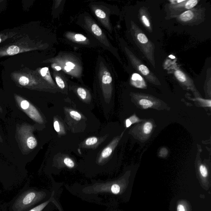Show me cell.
<instances>
[{"label":"cell","instance_id":"9","mask_svg":"<svg viewBox=\"0 0 211 211\" xmlns=\"http://www.w3.org/2000/svg\"><path fill=\"white\" fill-rule=\"evenodd\" d=\"M37 73L39 74L40 76L44 79V81H46L49 85L55 86L54 82L52 78L51 77L50 72L49 71V68L47 67H44V68H39L36 71Z\"/></svg>","mask_w":211,"mask_h":211},{"label":"cell","instance_id":"15","mask_svg":"<svg viewBox=\"0 0 211 211\" xmlns=\"http://www.w3.org/2000/svg\"><path fill=\"white\" fill-rule=\"evenodd\" d=\"M141 121L140 119H139L136 115L134 114L132 116H131L130 118L127 119L125 121V124L127 128L130 127L131 126L132 124H135V123H139Z\"/></svg>","mask_w":211,"mask_h":211},{"label":"cell","instance_id":"28","mask_svg":"<svg viewBox=\"0 0 211 211\" xmlns=\"http://www.w3.org/2000/svg\"><path fill=\"white\" fill-rule=\"evenodd\" d=\"M64 164L68 167L73 168L74 166V163L71 159L68 158H65L64 159Z\"/></svg>","mask_w":211,"mask_h":211},{"label":"cell","instance_id":"34","mask_svg":"<svg viewBox=\"0 0 211 211\" xmlns=\"http://www.w3.org/2000/svg\"><path fill=\"white\" fill-rule=\"evenodd\" d=\"M177 211H185L184 207L181 204L178 205L177 207Z\"/></svg>","mask_w":211,"mask_h":211},{"label":"cell","instance_id":"6","mask_svg":"<svg viewBox=\"0 0 211 211\" xmlns=\"http://www.w3.org/2000/svg\"><path fill=\"white\" fill-rule=\"evenodd\" d=\"M87 23L88 29L91 33H92L101 43L104 44L106 47H109V43L108 41V39L100 26L91 20L87 19Z\"/></svg>","mask_w":211,"mask_h":211},{"label":"cell","instance_id":"30","mask_svg":"<svg viewBox=\"0 0 211 211\" xmlns=\"http://www.w3.org/2000/svg\"><path fill=\"white\" fill-rule=\"evenodd\" d=\"M111 191L114 194H119L120 191V187L118 185L114 184L111 187Z\"/></svg>","mask_w":211,"mask_h":211},{"label":"cell","instance_id":"3","mask_svg":"<svg viewBox=\"0 0 211 211\" xmlns=\"http://www.w3.org/2000/svg\"><path fill=\"white\" fill-rule=\"evenodd\" d=\"M33 130L32 127L27 123L20 124L17 127V140L24 152L34 149L37 145V141L33 136Z\"/></svg>","mask_w":211,"mask_h":211},{"label":"cell","instance_id":"16","mask_svg":"<svg viewBox=\"0 0 211 211\" xmlns=\"http://www.w3.org/2000/svg\"><path fill=\"white\" fill-rule=\"evenodd\" d=\"M56 83L60 88L63 89L65 87V84L63 79L59 74L56 73L54 74Z\"/></svg>","mask_w":211,"mask_h":211},{"label":"cell","instance_id":"19","mask_svg":"<svg viewBox=\"0 0 211 211\" xmlns=\"http://www.w3.org/2000/svg\"><path fill=\"white\" fill-rule=\"evenodd\" d=\"M95 13L97 17L98 18L100 19V20H104L106 19V14H105V12L104 11H103L102 9H99V8L95 9Z\"/></svg>","mask_w":211,"mask_h":211},{"label":"cell","instance_id":"18","mask_svg":"<svg viewBox=\"0 0 211 211\" xmlns=\"http://www.w3.org/2000/svg\"><path fill=\"white\" fill-rule=\"evenodd\" d=\"M197 0H189L186 1L185 8L187 9H190L196 6L198 3Z\"/></svg>","mask_w":211,"mask_h":211},{"label":"cell","instance_id":"7","mask_svg":"<svg viewBox=\"0 0 211 211\" xmlns=\"http://www.w3.org/2000/svg\"><path fill=\"white\" fill-rule=\"evenodd\" d=\"M70 60H56L55 64H60L61 67L64 72L73 75L75 70L78 69L77 65Z\"/></svg>","mask_w":211,"mask_h":211},{"label":"cell","instance_id":"13","mask_svg":"<svg viewBox=\"0 0 211 211\" xmlns=\"http://www.w3.org/2000/svg\"><path fill=\"white\" fill-rule=\"evenodd\" d=\"M138 104L143 109H148L154 106V102L147 98H142L138 101Z\"/></svg>","mask_w":211,"mask_h":211},{"label":"cell","instance_id":"24","mask_svg":"<svg viewBox=\"0 0 211 211\" xmlns=\"http://www.w3.org/2000/svg\"><path fill=\"white\" fill-rule=\"evenodd\" d=\"M138 41L141 44H145L148 42V39L145 34L143 33H140L137 36Z\"/></svg>","mask_w":211,"mask_h":211},{"label":"cell","instance_id":"22","mask_svg":"<svg viewBox=\"0 0 211 211\" xmlns=\"http://www.w3.org/2000/svg\"><path fill=\"white\" fill-rule=\"evenodd\" d=\"M112 152V149L111 147H108L104 148L102 152V156L103 158H107L109 157Z\"/></svg>","mask_w":211,"mask_h":211},{"label":"cell","instance_id":"14","mask_svg":"<svg viewBox=\"0 0 211 211\" xmlns=\"http://www.w3.org/2000/svg\"><path fill=\"white\" fill-rule=\"evenodd\" d=\"M71 40L77 43H84L87 41L88 39L83 35L80 33H76L71 35Z\"/></svg>","mask_w":211,"mask_h":211},{"label":"cell","instance_id":"23","mask_svg":"<svg viewBox=\"0 0 211 211\" xmlns=\"http://www.w3.org/2000/svg\"><path fill=\"white\" fill-rule=\"evenodd\" d=\"M202 106L204 107H211V101L210 100H204L201 98H197L196 99Z\"/></svg>","mask_w":211,"mask_h":211},{"label":"cell","instance_id":"25","mask_svg":"<svg viewBox=\"0 0 211 211\" xmlns=\"http://www.w3.org/2000/svg\"><path fill=\"white\" fill-rule=\"evenodd\" d=\"M70 115L72 118L76 121H80L81 119V116L78 112L72 111L70 112Z\"/></svg>","mask_w":211,"mask_h":211},{"label":"cell","instance_id":"11","mask_svg":"<svg viewBox=\"0 0 211 211\" xmlns=\"http://www.w3.org/2000/svg\"><path fill=\"white\" fill-rule=\"evenodd\" d=\"M153 128V123L150 121H146L142 124V126L141 127V132L144 135L148 136L151 133Z\"/></svg>","mask_w":211,"mask_h":211},{"label":"cell","instance_id":"26","mask_svg":"<svg viewBox=\"0 0 211 211\" xmlns=\"http://www.w3.org/2000/svg\"><path fill=\"white\" fill-rule=\"evenodd\" d=\"M48 202H44V203L36 207H35L33 208L28 211H42V210L44 209V208L46 206V205L48 204Z\"/></svg>","mask_w":211,"mask_h":211},{"label":"cell","instance_id":"32","mask_svg":"<svg viewBox=\"0 0 211 211\" xmlns=\"http://www.w3.org/2000/svg\"><path fill=\"white\" fill-rule=\"evenodd\" d=\"M168 151L165 148H162L161 149L160 152V156L162 157H164L166 156L167 155Z\"/></svg>","mask_w":211,"mask_h":211},{"label":"cell","instance_id":"17","mask_svg":"<svg viewBox=\"0 0 211 211\" xmlns=\"http://www.w3.org/2000/svg\"><path fill=\"white\" fill-rule=\"evenodd\" d=\"M175 76L178 81L181 83H185L186 82V78L185 75L183 72L180 70H177L175 72Z\"/></svg>","mask_w":211,"mask_h":211},{"label":"cell","instance_id":"20","mask_svg":"<svg viewBox=\"0 0 211 211\" xmlns=\"http://www.w3.org/2000/svg\"><path fill=\"white\" fill-rule=\"evenodd\" d=\"M138 70L143 75L148 76L149 74L150 71L148 68L143 64H140L138 66Z\"/></svg>","mask_w":211,"mask_h":211},{"label":"cell","instance_id":"8","mask_svg":"<svg viewBox=\"0 0 211 211\" xmlns=\"http://www.w3.org/2000/svg\"><path fill=\"white\" fill-rule=\"evenodd\" d=\"M22 37H23L22 35H20L17 32L15 31H9L0 33V44L6 43L7 41H12L18 39Z\"/></svg>","mask_w":211,"mask_h":211},{"label":"cell","instance_id":"35","mask_svg":"<svg viewBox=\"0 0 211 211\" xmlns=\"http://www.w3.org/2000/svg\"><path fill=\"white\" fill-rule=\"evenodd\" d=\"M54 67L55 69L57 71H59L61 70V69H62V68H61V67H60V66H57V65H55V66H54Z\"/></svg>","mask_w":211,"mask_h":211},{"label":"cell","instance_id":"36","mask_svg":"<svg viewBox=\"0 0 211 211\" xmlns=\"http://www.w3.org/2000/svg\"><path fill=\"white\" fill-rule=\"evenodd\" d=\"M0 114H4V110H3V108H2L1 104H0Z\"/></svg>","mask_w":211,"mask_h":211},{"label":"cell","instance_id":"27","mask_svg":"<svg viewBox=\"0 0 211 211\" xmlns=\"http://www.w3.org/2000/svg\"><path fill=\"white\" fill-rule=\"evenodd\" d=\"M98 140L95 137H92L87 139L85 141V143L87 146L94 145L97 142Z\"/></svg>","mask_w":211,"mask_h":211},{"label":"cell","instance_id":"5","mask_svg":"<svg viewBox=\"0 0 211 211\" xmlns=\"http://www.w3.org/2000/svg\"><path fill=\"white\" fill-rule=\"evenodd\" d=\"M37 194L33 191H27L18 198L14 204L15 211H24L33 204L36 199Z\"/></svg>","mask_w":211,"mask_h":211},{"label":"cell","instance_id":"33","mask_svg":"<svg viewBox=\"0 0 211 211\" xmlns=\"http://www.w3.org/2000/svg\"><path fill=\"white\" fill-rule=\"evenodd\" d=\"M54 128L56 131L57 132H60V124H59L58 121H55L54 123Z\"/></svg>","mask_w":211,"mask_h":211},{"label":"cell","instance_id":"31","mask_svg":"<svg viewBox=\"0 0 211 211\" xmlns=\"http://www.w3.org/2000/svg\"><path fill=\"white\" fill-rule=\"evenodd\" d=\"M141 20L142 22L146 26L148 27H150L151 26V23H150L149 20L147 18V17L145 15H143L141 17Z\"/></svg>","mask_w":211,"mask_h":211},{"label":"cell","instance_id":"37","mask_svg":"<svg viewBox=\"0 0 211 211\" xmlns=\"http://www.w3.org/2000/svg\"><path fill=\"white\" fill-rule=\"evenodd\" d=\"M0 143H3V138H2V136L1 133H0Z\"/></svg>","mask_w":211,"mask_h":211},{"label":"cell","instance_id":"10","mask_svg":"<svg viewBox=\"0 0 211 211\" xmlns=\"http://www.w3.org/2000/svg\"><path fill=\"white\" fill-rule=\"evenodd\" d=\"M132 85L137 88H144L146 87L145 81L143 78L138 73H134L131 78Z\"/></svg>","mask_w":211,"mask_h":211},{"label":"cell","instance_id":"21","mask_svg":"<svg viewBox=\"0 0 211 211\" xmlns=\"http://www.w3.org/2000/svg\"><path fill=\"white\" fill-rule=\"evenodd\" d=\"M77 92L79 96L82 99V100H85L87 97V92L85 89L82 87H79L77 89Z\"/></svg>","mask_w":211,"mask_h":211},{"label":"cell","instance_id":"4","mask_svg":"<svg viewBox=\"0 0 211 211\" xmlns=\"http://www.w3.org/2000/svg\"><path fill=\"white\" fill-rule=\"evenodd\" d=\"M14 98L17 107L27 116L36 123H43V118L39 111L28 100L16 94H14Z\"/></svg>","mask_w":211,"mask_h":211},{"label":"cell","instance_id":"29","mask_svg":"<svg viewBox=\"0 0 211 211\" xmlns=\"http://www.w3.org/2000/svg\"><path fill=\"white\" fill-rule=\"evenodd\" d=\"M200 173L202 177H205L207 176L208 171L206 167L203 164H201L200 167Z\"/></svg>","mask_w":211,"mask_h":211},{"label":"cell","instance_id":"2","mask_svg":"<svg viewBox=\"0 0 211 211\" xmlns=\"http://www.w3.org/2000/svg\"><path fill=\"white\" fill-rule=\"evenodd\" d=\"M40 45L31 39L28 36H23L15 42L0 47V57L28 52L39 49Z\"/></svg>","mask_w":211,"mask_h":211},{"label":"cell","instance_id":"1","mask_svg":"<svg viewBox=\"0 0 211 211\" xmlns=\"http://www.w3.org/2000/svg\"><path fill=\"white\" fill-rule=\"evenodd\" d=\"M11 77L18 86L28 89H43L50 85L42 79L36 71L26 69L15 71L11 73Z\"/></svg>","mask_w":211,"mask_h":211},{"label":"cell","instance_id":"12","mask_svg":"<svg viewBox=\"0 0 211 211\" xmlns=\"http://www.w3.org/2000/svg\"><path fill=\"white\" fill-rule=\"evenodd\" d=\"M194 12L191 10H187L179 16V19L183 22H188L191 20L194 17Z\"/></svg>","mask_w":211,"mask_h":211}]
</instances>
